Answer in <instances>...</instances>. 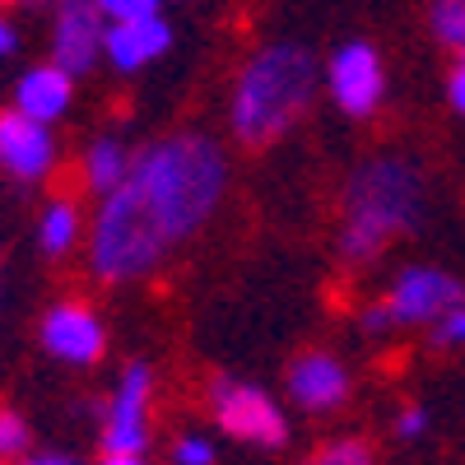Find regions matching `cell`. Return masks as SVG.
I'll return each mask as SVG.
<instances>
[{
	"instance_id": "27",
	"label": "cell",
	"mask_w": 465,
	"mask_h": 465,
	"mask_svg": "<svg viewBox=\"0 0 465 465\" xmlns=\"http://www.w3.org/2000/svg\"><path fill=\"white\" fill-rule=\"evenodd\" d=\"M28 5H37V10H56L61 0H28Z\"/></svg>"
},
{
	"instance_id": "4",
	"label": "cell",
	"mask_w": 465,
	"mask_h": 465,
	"mask_svg": "<svg viewBox=\"0 0 465 465\" xmlns=\"http://www.w3.org/2000/svg\"><path fill=\"white\" fill-rule=\"evenodd\" d=\"M460 302V284L438 265H410L391 280L381 298H372L359 312L363 335H386L396 326H433L442 312Z\"/></svg>"
},
{
	"instance_id": "15",
	"label": "cell",
	"mask_w": 465,
	"mask_h": 465,
	"mask_svg": "<svg viewBox=\"0 0 465 465\" xmlns=\"http://www.w3.org/2000/svg\"><path fill=\"white\" fill-rule=\"evenodd\" d=\"M131 159H135V153H131L122 140H116V135H98V140L84 149L80 177H84V186L94 191V196H107V191H116V186L126 182Z\"/></svg>"
},
{
	"instance_id": "19",
	"label": "cell",
	"mask_w": 465,
	"mask_h": 465,
	"mask_svg": "<svg viewBox=\"0 0 465 465\" xmlns=\"http://www.w3.org/2000/svg\"><path fill=\"white\" fill-rule=\"evenodd\" d=\"M173 465H219V447L205 433H182L173 442Z\"/></svg>"
},
{
	"instance_id": "9",
	"label": "cell",
	"mask_w": 465,
	"mask_h": 465,
	"mask_svg": "<svg viewBox=\"0 0 465 465\" xmlns=\"http://www.w3.org/2000/svg\"><path fill=\"white\" fill-rule=\"evenodd\" d=\"M0 173L15 182H47L56 173V135L47 122H33L19 107L0 112Z\"/></svg>"
},
{
	"instance_id": "28",
	"label": "cell",
	"mask_w": 465,
	"mask_h": 465,
	"mask_svg": "<svg viewBox=\"0 0 465 465\" xmlns=\"http://www.w3.org/2000/svg\"><path fill=\"white\" fill-rule=\"evenodd\" d=\"M0 5H15V0H0Z\"/></svg>"
},
{
	"instance_id": "10",
	"label": "cell",
	"mask_w": 465,
	"mask_h": 465,
	"mask_svg": "<svg viewBox=\"0 0 465 465\" xmlns=\"http://www.w3.org/2000/svg\"><path fill=\"white\" fill-rule=\"evenodd\" d=\"M107 19L94 0H61L52 10V65L70 74H89L103 61Z\"/></svg>"
},
{
	"instance_id": "26",
	"label": "cell",
	"mask_w": 465,
	"mask_h": 465,
	"mask_svg": "<svg viewBox=\"0 0 465 465\" xmlns=\"http://www.w3.org/2000/svg\"><path fill=\"white\" fill-rule=\"evenodd\" d=\"M98 465H149V460H144V456H107V451H103Z\"/></svg>"
},
{
	"instance_id": "17",
	"label": "cell",
	"mask_w": 465,
	"mask_h": 465,
	"mask_svg": "<svg viewBox=\"0 0 465 465\" xmlns=\"http://www.w3.org/2000/svg\"><path fill=\"white\" fill-rule=\"evenodd\" d=\"M33 451V429L28 419L10 405H0V465H15Z\"/></svg>"
},
{
	"instance_id": "24",
	"label": "cell",
	"mask_w": 465,
	"mask_h": 465,
	"mask_svg": "<svg viewBox=\"0 0 465 465\" xmlns=\"http://www.w3.org/2000/svg\"><path fill=\"white\" fill-rule=\"evenodd\" d=\"M15 52H19V28H15L5 15H0V61L15 56Z\"/></svg>"
},
{
	"instance_id": "21",
	"label": "cell",
	"mask_w": 465,
	"mask_h": 465,
	"mask_svg": "<svg viewBox=\"0 0 465 465\" xmlns=\"http://www.w3.org/2000/svg\"><path fill=\"white\" fill-rule=\"evenodd\" d=\"M103 10L107 24H122V19H144V15H159L163 0H94Z\"/></svg>"
},
{
	"instance_id": "5",
	"label": "cell",
	"mask_w": 465,
	"mask_h": 465,
	"mask_svg": "<svg viewBox=\"0 0 465 465\" xmlns=\"http://www.w3.org/2000/svg\"><path fill=\"white\" fill-rule=\"evenodd\" d=\"M210 419L223 438L247 442L256 451H280L289 442V414L280 410V401L238 377L210 381Z\"/></svg>"
},
{
	"instance_id": "7",
	"label": "cell",
	"mask_w": 465,
	"mask_h": 465,
	"mask_svg": "<svg viewBox=\"0 0 465 465\" xmlns=\"http://www.w3.org/2000/svg\"><path fill=\"white\" fill-rule=\"evenodd\" d=\"M322 84L331 94V103L354 116V122H363V116H372L386 98V65L377 56V47L368 43H344L326 56L322 65Z\"/></svg>"
},
{
	"instance_id": "14",
	"label": "cell",
	"mask_w": 465,
	"mask_h": 465,
	"mask_svg": "<svg viewBox=\"0 0 465 465\" xmlns=\"http://www.w3.org/2000/svg\"><path fill=\"white\" fill-rule=\"evenodd\" d=\"M84 238V214L80 205H74L70 196H56L43 205V214H37V247H43V256H70L74 247H80Z\"/></svg>"
},
{
	"instance_id": "18",
	"label": "cell",
	"mask_w": 465,
	"mask_h": 465,
	"mask_svg": "<svg viewBox=\"0 0 465 465\" xmlns=\"http://www.w3.org/2000/svg\"><path fill=\"white\" fill-rule=\"evenodd\" d=\"M302 465H372V447L363 438H331L322 442Z\"/></svg>"
},
{
	"instance_id": "6",
	"label": "cell",
	"mask_w": 465,
	"mask_h": 465,
	"mask_svg": "<svg viewBox=\"0 0 465 465\" xmlns=\"http://www.w3.org/2000/svg\"><path fill=\"white\" fill-rule=\"evenodd\" d=\"M98 442L107 456H144L153 442V368L126 363L98 419Z\"/></svg>"
},
{
	"instance_id": "2",
	"label": "cell",
	"mask_w": 465,
	"mask_h": 465,
	"mask_svg": "<svg viewBox=\"0 0 465 465\" xmlns=\"http://www.w3.org/2000/svg\"><path fill=\"white\" fill-rule=\"evenodd\" d=\"M322 65L302 43H265L242 65L228 94V131L247 149H265L284 140L317 103Z\"/></svg>"
},
{
	"instance_id": "1",
	"label": "cell",
	"mask_w": 465,
	"mask_h": 465,
	"mask_svg": "<svg viewBox=\"0 0 465 465\" xmlns=\"http://www.w3.org/2000/svg\"><path fill=\"white\" fill-rule=\"evenodd\" d=\"M228 153L205 131H173L135 149L126 182L98 196L89 219V275L140 284L219 214L228 196Z\"/></svg>"
},
{
	"instance_id": "25",
	"label": "cell",
	"mask_w": 465,
	"mask_h": 465,
	"mask_svg": "<svg viewBox=\"0 0 465 465\" xmlns=\"http://www.w3.org/2000/svg\"><path fill=\"white\" fill-rule=\"evenodd\" d=\"M15 465H80V460H70V456H61V451H28V456L15 460Z\"/></svg>"
},
{
	"instance_id": "12",
	"label": "cell",
	"mask_w": 465,
	"mask_h": 465,
	"mask_svg": "<svg viewBox=\"0 0 465 465\" xmlns=\"http://www.w3.org/2000/svg\"><path fill=\"white\" fill-rule=\"evenodd\" d=\"M173 52V24L163 15H144V19H122L107 24L103 37V61L116 74H140L144 65L163 61Z\"/></svg>"
},
{
	"instance_id": "23",
	"label": "cell",
	"mask_w": 465,
	"mask_h": 465,
	"mask_svg": "<svg viewBox=\"0 0 465 465\" xmlns=\"http://www.w3.org/2000/svg\"><path fill=\"white\" fill-rule=\"evenodd\" d=\"M447 103L465 116V56H456L451 70H447Z\"/></svg>"
},
{
	"instance_id": "8",
	"label": "cell",
	"mask_w": 465,
	"mask_h": 465,
	"mask_svg": "<svg viewBox=\"0 0 465 465\" xmlns=\"http://www.w3.org/2000/svg\"><path fill=\"white\" fill-rule=\"evenodd\" d=\"M37 340H43V349L56 363H70V368H94L107 354V326H103V317L94 312L89 302H74V298L47 307L43 326H37Z\"/></svg>"
},
{
	"instance_id": "11",
	"label": "cell",
	"mask_w": 465,
	"mask_h": 465,
	"mask_svg": "<svg viewBox=\"0 0 465 465\" xmlns=\"http://www.w3.org/2000/svg\"><path fill=\"white\" fill-rule=\"evenodd\" d=\"M289 401L302 414H335L349 405V391H354V372L344 368V359L326 354V349H307L289 363Z\"/></svg>"
},
{
	"instance_id": "13",
	"label": "cell",
	"mask_w": 465,
	"mask_h": 465,
	"mask_svg": "<svg viewBox=\"0 0 465 465\" xmlns=\"http://www.w3.org/2000/svg\"><path fill=\"white\" fill-rule=\"evenodd\" d=\"M70 98H74V74L61 70V65H28L19 74L15 84V107L24 116H33V122H61V116L70 112Z\"/></svg>"
},
{
	"instance_id": "20",
	"label": "cell",
	"mask_w": 465,
	"mask_h": 465,
	"mask_svg": "<svg viewBox=\"0 0 465 465\" xmlns=\"http://www.w3.org/2000/svg\"><path fill=\"white\" fill-rule=\"evenodd\" d=\"M433 344L438 349H465V302H456L451 312L433 322Z\"/></svg>"
},
{
	"instance_id": "16",
	"label": "cell",
	"mask_w": 465,
	"mask_h": 465,
	"mask_svg": "<svg viewBox=\"0 0 465 465\" xmlns=\"http://www.w3.org/2000/svg\"><path fill=\"white\" fill-rule=\"evenodd\" d=\"M429 28H433V37L447 52L465 56V0H433L429 5Z\"/></svg>"
},
{
	"instance_id": "3",
	"label": "cell",
	"mask_w": 465,
	"mask_h": 465,
	"mask_svg": "<svg viewBox=\"0 0 465 465\" xmlns=\"http://www.w3.org/2000/svg\"><path fill=\"white\" fill-rule=\"evenodd\" d=\"M423 219V173L401 153L363 159L344 182L335 256L344 265H372L396 238Z\"/></svg>"
},
{
	"instance_id": "22",
	"label": "cell",
	"mask_w": 465,
	"mask_h": 465,
	"mask_svg": "<svg viewBox=\"0 0 465 465\" xmlns=\"http://www.w3.org/2000/svg\"><path fill=\"white\" fill-rule=\"evenodd\" d=\"M423 433H429V410H423V405H401V414H396V438L414 442V438H423Z\"/></svg>"
}]
</instances>
